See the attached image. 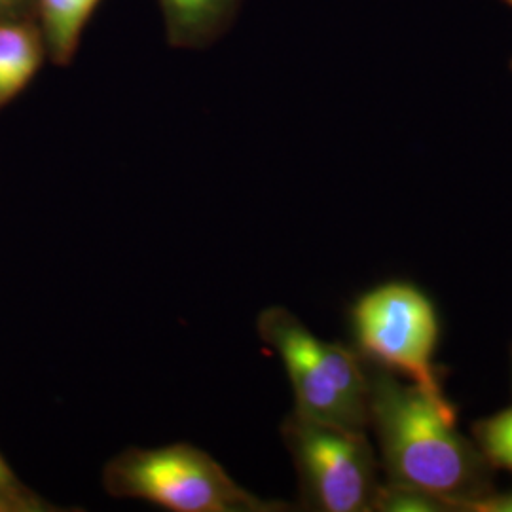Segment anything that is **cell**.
<instances>
[{
    "label": "cell",
    "mask_w": 512,
    "mask_h": 512,
    "mask_svg": "<svg viewBox=\"0 0 512 512\" xmlns=\"http://www.w3.org/2000/svg\"><path fill=\"white\" fill-rule=\"evenodd\" d=\"M368 410L395 484L450 505L469 497L476 458L461 439L456 412L442 391L380 378L370 382Z\"/></svg>",
    "instance_id": "cell-1"
},
{
    "label": "cell",
    "mask_w": 512,
    "mask_h": 512,
    "mask_svg": "<svg viewBox=\"0 0 512 512\" xmlns=\"http://www.w3.org/2000/svg\"><path fill=\"white\" fill-rule=\"evenodd\" d=\"M107 492L173 512H264L270 503L241 488L224 467L190 444L129 448L103 473Z\"/></svg>",
    "instance_id": "cell-2"
},
{
    "label": "cell",
    "mask_w": 512,
    "mask_h": 512,
    "mask_svg": "<svg viewBox=\"0 0 512 512\" xmlns=\"http://www.w3.org/2000/svg\"><path fill=\"white\" fill-rule=\"evenodd\" d=\"M258 330L287 368L296 414L357 431L365 429L370 418V382L349 349L319 340L283 308L264 311Z\"/></svg>",
    "instance_id": "cell-3"
},
{
    "label": "cell",
    "mask_w": 512,
    "mask_h": 512,
    "mask_svg": "<svg viewBox=\"0 0 512 512\" xmlns=\"http://www.w3.org/2000/svg\"><path fill=\"white\" fill-rule=\"evenodd\" d=\"M359 346L380 365L412 384L440 391L433 370L439 319L425 294L406 283H387L366 293L353 310Z\"/></svg>",
    "instance_id": "cell-4"
},
{
    "label": "cell",
    "mask_w": 512,
    "mask_h": 512,
    "mask_svg": "<svg viewBox=\"0 0 512 512\" xmlns=\"http://www.w3.org/2000/svg\"><path fill=\"white\" fill-rule=\"evenodd\" d=\"M283 433L306 494L319 511L361 512L374 505V461L363 431L294 412Z\"/></svg>",
    "instance_id": "cell-5"
},
{
    "label": "cell",
    "mask_w": 512,
    "mask_h": 512,
    "mask_svg": "<svg viewBox=\"0 0 512 512\" xmlns=\"http://www.w3.org/2000/svg\"><path fill=\"white\" fill-rule=\"evenodd\" d=\"M42 48L27 25H0V105L14 99L40 67Z\"/></svg>",
    "instance_id": "cell-6"
},
{
    "label": "cell",
    "mask_w": 512,
    "mask_h": 512,
    "mask_svg": "<svg viewBox=\"0 0 512 512\" xmlns=\"http://www.w3.org/2000/svg\"><path fill=\"white\" fill-rule=\"evenodd\" d=\"M97 4L99 0H40L44 33L57 63L71 59Z\"/></svg>",
    "instance_id": "cell-7"
},
{
    "label": "cell",
    "mask_w": 512,
    "mask_h": 512,
    "mask_svg": "<svg viewBox=\"0 0 512 512\" xmlns=\"http://www.w3.org/2000/svg\"><path fill=\"white\" fill-rule=\"evenodd\" d=\"M228 0H162L171 27L179 35H192L203 31L219 18L222 6Z\"/></svg>",
    "instance_id": "cell-8"
},
{
    "label": "cell",
    "mask_w": 512,
    "mask_h": 512,
    "mask_svg": "<svg viewBox=\"0 0 512 512\" xmlns=\"http://www.w3.org/2000/svg\"><path fill=\"white\" fill-rule=\"evenodd\" d=\"M476 435L486 452V456L512 471V408L495 414L494 418L482 421Z\"/></svg>",
    "instance_id": "cell-9"
},
{
    "label": "cell",
    "mask_w": 512,
    "mask_h": 512,
    "mask_svg": "<svg viewBox=\"0 0 512 512\" xmlns=\"http://www.w3.org/2000/svg\"><path fill=\"white\" fill-rule=\"evenodd\" d=\"M372 507L391 512H433L439 511V499L408 486L393 484L391 488L376 492Z\"/></svg>",
    "instance_id": "cell-10"
},
{
    "label": "cell",
    "mask_w": 512,
    "mask_h": 512,
    "mask_svg": "<svg viewBox=\"0 0 512 512\" xmlns=\"http://www.w3.org/2000/svg\"><path fill=\"white\" fill-rule=\"evenodd\" d=\"M25 505H29V501L23 497V490L19 488L16 476L0 456V511L14 507L25 509Z\"/></svg>",
    "instance_id": "cell-11"
},
{
    "label": "cell",
    "mask_w": 512,
    "mask_h": 512,
    "mask_svg": "<svg viewBox=\"0 0 512 512\" xmlns=\"http://www.w3.org/2000/svg\"><path fill=\"white\" fill-rule=\"evenodd\" d=\"M459 505L463 511L469 512H512V494L486 495V497H467L461 499Z\"/></svg>",
    "instance_id": "cell-12"
},
{
    "label": "cell",
    "mask_w": 512,
    "mask_h": 512,
    "mask_svg": "<svg viewBox=\"0 0 512 512\" xmlns=\"http://www.w3.org/2000/svg\"><path fill=\"white\" fill-rule=\"evenodd\" d=\"M23 0H0V12L2 10H12V8H16L19 6Z\"/></svg>",
    "instance_id": "cell-13"
},
{
    "label": "cell",
    "mask_w": 512,
    "mask_h": 512,
    "mask_svg": "<svg viewBox=\"0 0 512 512\" xmlns=\"http://www.w3.org/2000/svg\"><path fill=\"white\" fill-rule=\"evenodd\" d=\"M507 2H509V4H512V0H507Z\"/></svg>",
    "instance_id": "cell-14"
}]
</instances>
